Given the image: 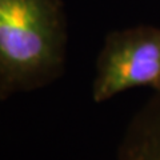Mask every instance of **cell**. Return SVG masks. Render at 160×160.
I'll return each mask as SVG.
<instances>
[{"label": "cell", "mask_w": 160, "mask_h": 160, "mask_svg": "<svg viewBox=\"0 0 160 160\" xmlns=\"http://www.w3.org/2000/svg\"><path fill=\"white\" fill-rule=\"evenodd\" d=\"M67 38L60 0H0V100L62 76Z\"/></svg>", "instance_id": "obj_1"}, {"label": "cell", "mask_w": 160, "mask_h": 160, "mask_svg": "<svg viewBox=\"0 0 160 160\" xmlns=\"http://www.w3.org/2000/svg\"><path fill=\"white\" fill-rule=\"evenodd\" d=\"M144 86L160 91V28L139 26L111 32L98 56L93 102Z\"/></svg>", "instance_id": "obj_2"}, {"label": "cell", "mask_w": 160, "mask_h": 160, "mask_svg": "<svg viewBox=\"0 0 160 160\" xmlns=\"http://www.w3.org/2000/svg\"><path fill=\"white\" fill-rule=\"evenodd\" d=\"M118 160H160V91L133 115L120 142Z\"/></svg>", "instance_id": "obj_3"}]
</instances>
